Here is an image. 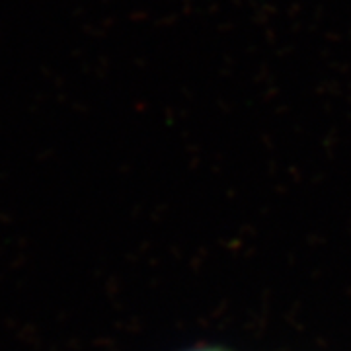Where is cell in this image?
I'll return each mask as SVG.
<instances>
[{
    "mask_svg": "<svg viewBox=\"0 0 351 351\" xmlns=\"http://www.w3.org/2000/svg\"><path fill=\"white\" fill-rule=\"evenodd\" d=\"M199 351H217V350H199Z\"/></svg>",
    "mask_w": 351,
    "mask_h": 351,
    "instance_id": "1",
    "label": "cell"
}]
</instances>
